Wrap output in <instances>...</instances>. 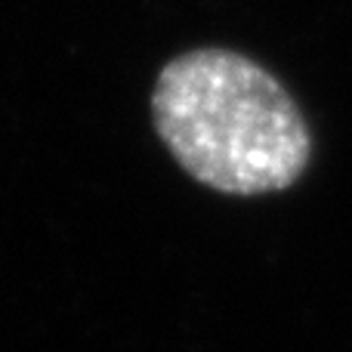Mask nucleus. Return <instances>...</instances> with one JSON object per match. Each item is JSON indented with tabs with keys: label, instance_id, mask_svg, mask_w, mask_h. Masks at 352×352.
Returning <instances> with one entry per match:
<instances>
[{
	"label": "nucleus",
	"instance_id": "nucleus-1",
	"mask_svg": "<svg viewBox=\"0 0 352 352\" xmlns=\"http://www.w3.org/2000/svg\"><path fill=\"white\" fill-rule=\"evenodd\" d=\"M161 142L195 182L223 195L285 192L306 173L303 111L254 59L207 47L170 59L152 90Z\"/></svg>",
	"mask_w": 352,
	"mask_h": 352
}]
</instances>
